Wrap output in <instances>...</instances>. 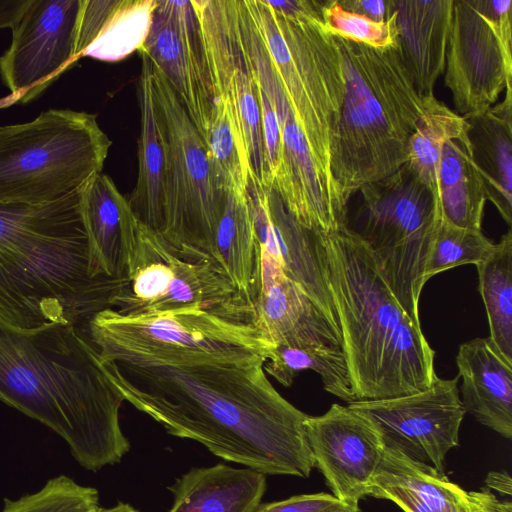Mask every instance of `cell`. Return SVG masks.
Wrapping results in <instances>:
<instances>
[{
    "label": "cell",
    "instance_id": "obj_1",
    "mask_svg": "<svg viewBox=\"0 0 512 512\" xmlns=\"http://www.w3.org/2000/svg\"><path fill=\"white\" fill-rule=\"evenodd\" d=\"M104 362L124 401L173 436L265 475L308 478L315 467L305 433L309 415L279 394L263 362Z\"/></svg>",
    "mask_w": 512,
    "mask_h": 512
},
{
    "label": "cell",
    "instance_id": "obj_2",
    "mask_svg": "<svg viewBox=\"0 0 512 512\" xmlns=\"http://www.w3.org/2000/svg\"><path fill=\"white\" fill-rule=\"evenodd\" d=\"M0 400L57 433L89 471L119 463L130 449L119 423L124 398L80 327L20 332L0 324Z\"/></svg>",
    "mask_w": 512,
    "mask_h": 512
},
{
    "label": "cell",
    "instance_id": "obj_3",
    "mask_svg": "<svg viewBox=\"0 0 512 512\" xmlns=\"http://www.w3.org/2000/svg\"><path fill=\"white\" fill-rule=\"evenodd\" d=\"M356 401L414 394L438 378L435 351L397 302L358 233L314 232Z\"/></svg>",
    "mask_w": 512,
    "mask_h": 512
},
{
    "label": "cell",
    "instance_id": "obj_4",
    "mask_svg": "<svg viewBox=\"0 0 512 512\" xmlns=\"http://www.w3.org/2000/svg\"><path fill=\"white\" fill-rule=\"evenodd\" d=\"M345 94L331 154L342 201L397 172L424 109L394 46L375 48L336 37Z\"/></svg>",
    "mask_w": 512,
    "mask_h": 512
},
{
    "label": "cell",
    "instance_id": "obj_5",
    "mask_svg": "<svg viewBox=\"0 0 512 512\" xmlns=\"http://www.w3.org/2000/svg\"><path fill=\"white\" fill-rule=\"evenodd\" d=\"M245 3L312 156L333 178L331 154L345 94L335 36L320 19L282 13L267 0Z\"/></svg>",
    "mask_w": 512,
    "mask_h": 512
},
{
    "label": "cell",
    "instance_id": "obj_6",
    "mask_svg": "<svg viewBox=\"0 0 512 512\" xmlns=\"http://www.w3.org/2000/svg\"><path fill=\"white\" fill-rule=\"evenodd\" d=\"M111 144L84 111L51 108L0 126V202L41 204L73 193L101 173Z\"/></svg>",
    "mask_w": 512,
    "mask_h": 512
},
{
    "label": "cell",
    "instance_id": "obj_7",
    "mask_svg": "<svg viewBox=\"0 0 512 512\" xmlns=\"http://www.w3.org/2000/svg\"><path fill=\"white\" fill-rule=\"evenodd\" d=\"M85 330L108 361L167 364L213 357L265 363L275 348L254 322L198 308L136 317L107 308L94 314Z\"/></svg>",
    "mask_w": 512,
    "mask_h": 512
},
{
    "label": "cell",
    "instance_id": "obj_8",
    "mask_svg": "<svg viewBox=\"0 0 512 512\" xmlns=\"http://www.w3.org/2000/svg\"><path fill=\"white\" fill-rule=\"evenodd\" d=\"M152 79L167 139L162 215L155 233L182 258L208 263L225 274L215 236L226 192L213 176L202 136L153 63Z\"/></svg>",
    "mask_w": 512,
    "mask_h": 512
},
{
    "label": "cell",
    "instance_id": "obj_9",
    "mask_svg": "<svg viewBox=\"0 0 512 512\" xmlns=\"http://www.w3.org/2000/svg\"><path fill=\"white\" fill-rule=\"evenodd\" d=\"M359 191L362 227L357 233L397 302L420 323L425 268L441 215L436 198L406 164Z\"/></svg>",
    "mask_w": 512,
    "mask_h": 512
},
{
    "label": "cell",
    "instance_id": "obj_10",
    "mask_svg": "<svg viewBox=\"0 0 512 512\" xmlns=\"http://www.w3.org/2000/svg\"><path fill=\"white\" fill-rule=\"evenodd\" d=\"M198 308L255 322L252 304L212 265L182 258L137 221L125 283L112 300L125 316Z\"/></svg>",
    "mask_w": 512,
    "mask_h": 512
},
{
    "label": "cell",
    "instance_id": "obj_11",
    "mask_svg": "<svg viewBox=\"0 0 512 512\" xmlns=\"http://www.w3.org/2000/svg\"><path fill=\"white\" fill-rule=\"evenodd\" d=\"M512 1L454 0L445 85L462 116L484 111L512 83Z\"/></svg>",
    "mask_w": 512,
    "mask_h": 512
},
{
    "label": "cell",
    "instance_id": "obj_12",
    "mask_svg": "<svg viewBox=\"0 0 512 512\" xmlns=\"http://www.w3.org/2000/svg\"><path fill=\"white\" fill-rule=\"evenodd\" d=\"M459 379L437 378L429 388L414 394L347 406L374 424L385 448L444 473L445 458L459 445L466 414Z\"/></svg>",
    "mask_w": 512,
    "mask_h": 512
},
{
    "label": "cell",
    "instance_id": "obj_13",
    "mask_svg": "<svg viewBox=\"0 0 512 512\" xmlns=\"http://www.w3.org/2000/svg\"><path fill=\"white\" fill-rule=\"evenodd\" d=\"M81 2L29 0L0 56V76L10 91L8 105L33 101L77 61Z\"/></svg>",
    "mask_w": 512,
    "mask_h": 512
},
{
    "label": "cell",
    "instance_id": "obj_14",
    "mask_svg": "<svg viewBox=\"0 0 512 512\" xmlns=\"http://www.w3.org/2000/svg\"><path fill=\"white\" fill-rule=\"evenodd\" d=\"M140 50L164 74L204 139L215 95L191 0H157L150 32Z\"/></svg>",
    "mask_w": 512,
    "mask_h": 512
},
{
    "label": "cell",
    "instance_id": "obj_15",
    "mask_svg": "<svg viewBox=\"0 0 512 512\" xmlns=\"http://www.w3.org/2000/svg\"><path fill=\"white\" fill-rule=\"evenodd\" d=\"M305 433L315 467L332 495L359 508L385 449L378 429L348 406L334 403L323 415L307 417Z\"/></svg>",
    "mask_w": 512,
    "mask_h": 512
},
{
    "label": "cell",
    "instance_id": "obj_16",
    "mask_svg": "<svg viewBox=\"0 0 512 512\" xmlns=\"http://www.w3.org/2000/svg\"><path fill=\"white\" fill-rule=\"evenodd\" d=\"M246 195L254 224L255 251L300 285L341 336L313 231L298 223L273 189L264 188L253 177H249Z\"/></svg>",
    "mask_w": 512,
    "mask_h": 512
},
{
    "label": "cell",
    "instance_id": "obj_17",
    "mask_svg": "<svg viewBox=\"0 0 512 512\" xmlns=\"http://www.w3.org/2000/svg\"><path fill=\"white\" fill-rule=\"evenodd\" d=\"M249 296L256 325L273 345L341 347V336L303 288L259 254Z\"/></svg>",
    "mask_w": 512,
    "mask_h": 512
},
{
    "label": "cell",
    "instance_id": "obj_18",
    "mask_svg": "<svg viewBox=\"0 0 512 512\" xmlns=\"http://www.w3.org/2000/svg\"><path fill=\"white\" fill-rule=\"evenodd\" d=\"M395 26V50L422 97L434 87L446 65L454 0H389Z\"/></svg>",
    "mask_w": 512,
    "mask_h": 512
},
{
    "label": "cell",
    "instance_id": "obj_19",
    "mask_svg": "<svg viewBox=\"0 0 512 512\" xmlns=\"http://www.w3.org/2000/svg\"><path fill=\"white\" fill-rule=\"evenodd\" d=\"M83 211L92 276L126 281L138 221L128 199L99 173L87 184Z\"/></svg>",
    "mask_w": 512,
    "mask_h": 512
},
{
    "label": "cell",
    "instance_id": "obj_20",
    "mask_svg": "<svg viewBox=\"0 0 512 512\" xmlns=\"http://www.w3.org/2000/svg\"><path fill=\"white\" fill-rule=\"evenodd\" d=\"M459 391L466 413L506 439L512 437V363L489 338L460 345L456 355Z\"/></svg>",
    "mask_w": 512,
    "mask_h": 512
},
{
    "label": "cell",
    "instance_id": "obj_21",
    "mask_svg": "<svg viewBox=\"0 0 512 512\" xmlns=\"http://www.w3.org/2000/svg\"><path fill=\"white\" fill-rule=\"evenodd\" d=\"M157 0H82L76 57L125 59L145 44Z\"/></svg>",
    "mask_w": 512,
    "mask_h": 512
},
{
    "label": "cell",
    "instance_id": "obj_22",
    "mask_svg": "<svg viewBox=\"0 0 512 512\" xmlns=\"http://www.w3.org/2000/svg\"><path fill=\"white\" fill-rule=\"evenodd\" d=\"M138 52L141 56L138 82L141 130L137 181L128 202L136 218L156 232L162 215L167 139L154 94L152 62L144 51Z\"/></svg>",
    "mask_w": 512,
    "mask_h": 512
},
{
    "label": "cell",
    "instance_id": "obj_23",
    "mask_svg": "<svg viewBox=\"0 0 512 512\" xmlns=\"http://www.w3.org/2000/svg\"><path fill=\"white\" fill-rule=\"evenodd\" d=\"M465 494L444 473L387 448L369 491L405 512H466Z\"/></svg>",
    "mask_w": 512,
    "mask_h": 512
},
{
    "label": "cell",
    "instance_id": "obj_24",
    "mask_svg": "<svg viewBox=\"0 0 512 512\" xmlns=\"http://www.w3.org/2000/svg\"><path fill=\"white\" fill-rule=\"evenodd\" d=\"M474 162L484 180L487 200L512 225V83L504 100L488 109L463 116Z\"/></svg>",
    "mask_w": 512,
    "mask_h": 512
},
{
    "label": "cell",
    "instance_id": "obj_25",
    "mask_svg": "<svg viewBox=\"0 0 512 512\" xmlns=\"http://www.w3.org/2000/svg\"><path fill=\"white\" fill-rule=\"evenodd\" d=\"M266 488V475L250 468H192L169 487L174 502L168 512H255Z\"/></svg>",
    "mask_w": 512,
    "mask_h": 512
},
{
    "label": "cell",
    "instance_id": "obj_26",
    "mask_svg": "<svg viewBox=\"0 0 512 512\" xmlns=\"http://www.w3.org/2000/svg\"><path fill=\"white\" fill-rule=\"evenodd\" d=\"M435 198L445 220L458 227L481 230L487 194L473 159L468 127L443 146Z\"/></svg>",
    "mask_w": 512,
    "mask_h": 512
},
{
    "label": "cell",
    "instance_id": "obj_27",
    "mask_svg": "<svg viewBox=\"0 0 512 512\" xmlns=\"http://www.w3.org/2000/svg\"><path fill=\"white\" fill-rule=\"evenodd\" d=\"M479 292L489 324V339L512 363V232L504 234L495 250L476 265Z\"/></svg>",
    "mask_w": 512,
    "mask_h": 512
},
{
    "label": "cell",
    "instance_id": "obj_28",
    "mask_svg": "<svg viewBox=\"0 0 512 512\" xmlns=\"http://www.w3.org/2000/svg\"><path fill=\"white\" fill-rule=\"evenodd\" d=\"M215 245L225 274L237 291L251 303L249 294L254 265L255 236L246 193L226 191Z\"/></svg>",
    "mask_w": 512,
    "mask_h": 512
},
{
    "label": "cell",
    "instance_id": "obj_29",
    "mask_svg": "<svg viewBox=\"0 0 512 512\" xmlns=\"http://www.w3.org/2000/svg\"><path fill=\"white\" fill-rule=\"evenodd\" d=\"M263 368L285 387L291 386L300 372L312 370L320 376L327 392L348 404L356 401L341 347L275 346Z\"/></svg>",
    "mask_w": 512,
    "mask_h": 512
},
{
    "label": "cell",
    "instance_id": "obj_30",
    "mask_svg": "<svg viewBox=\"0 0 512 512\" xmlns=\"http://www.w3.org/2000/svg\"><path fill=\"white\" fill-rule=\"evenodd\" d=\"M213 176L224 192L246 193L251 175L241 128L227 97L215 100V107L204 137Z\"/></svg>",
    "mask_w": 512,
    "mask_h": 512
},
{
    "label": "cell",
    "instance_id": "obj_31",
    "mask_svg": "<svg viewBox=\"0 0 512 512\" xmlns=\"http://www.w3.org/2000/svg\"><path fill=\"white\" fill-rule=\"evenodd\" d=\"M423 99L424 109L410 138L405 164L436 196L437 171L443 146L467 129L468 123L435 95Z\"/></svg>",
    "mask_w": 512,
    "mask_h": 512
},
{
    "label": "cell",
    "instance_id": "obj_32",
    "mask_svg": "<svg viewBox=\"0 0 512 512\" xmlns=\"http://www.w3.org/2000/svg\"><path fill=\"white\" fill-rule=\"evenodd\" d=\"M495 248L496 244L482 230L455 226L440 215L425 268V280L461 265H477Z\"/></svg>",
    "mask_w": 512,
    "mask_h": 512
},
{
    "label": "cell",
    "instance_id": "obj_33",
    "mask_svg": "<svg viewBox=\"0 0 512 512\" xmlns=\"http://www.w3.org/2000/svg\"><path fill=\"white\" fill-rule=\"evenodd\" d=\"M99 495L95 488L82 486L59 475L48 480L35 493L17 500H4L1 512H98Z\"/></svg>",
    "mask_w": 512,
    "mask_h": 512
},
{
    "label": "cell",
    "instance_id": "obj_34",
    "mask_svg": "<svg viewBox=\"0 0 512 512\" xmlns=\"http://www.w3.org/2000/svg\"><path fill=\"white\" fill-rule=\"evenodd\" d=\"M322 19L326 29L336 37L375 48L395 46L396 33L390 3L387 21L376 22L342 9L337 0H326Z\"/></svg>",
    "mask_w": 512,
    "mask_h": 512
},
{
    "label": "cell",
    "instance_id": "obj_35",
    "mask_svg": "<svg viewBox=\"0 0 512 512\" xmlns=\"http://www.w3.org/2000/svg\"><path fill=\"white\" fill-rule=\"evenodd\" d=\"M259 92L265 163V188L270 189L282 156V136L277 115L263 93Z\"/></svg>",
    "mask_w": 512,
    "mask_h": 512
},
{
    "label": "cell",
    "instance_id": "obj_36",
    "mask_svg": "<svg viewBox=\"0 0 512 512\" xmlns=\"http://www.w3.org/2000/svg\"><path fill=\"white\" fill-rule=\"evenodd\" d=\"M351 508L333 495L321 492L297 495L281 501L260 504L255 512H339Z\"/></svg>",
    "mask_w": 512,
    "mask_h": 512
},
{
    "label": "cell",
    "instance_id": "obj_37",
    "mask_svg": "<svg viewBox=\"0 0 512 512\" xmlns=\"http://www.w3.org/2000/svg\"><path fill=\"white\" fill-rule=\"evenodd\" d=\"M466 512H512L510 500H500L490 489L482 488L479 491H466Z\"/></svg>",
    "mask_w": 512,
    "mask_h": 512
},
{
    "label": "cell",
    "instance_id": "obj_38",
    "mask_svg": "<svg viewBox=\"0 0 512 512\" xmlns=\"http://www.w3.org/2000/svg\"><path fill=\"white\" fill-rule=\"evenodd\" d=\"M342 9L376 22H385L389 15V0H337Z\"/></svg>",
    "mask_w": 512,
    "mask_h": 512
},
{
    "label": "cell",
    "instance_id": "obj_39",
    "mask_svg": "<svg viewBox=\"0 0 512 512\" xmlns=\"http://www.w3.org/2000/svg\"><path fill=\"white\" fill-rule=\"evenodd\" d=\"M28 3L29 0H0V30L11 29Z\"/></svg>",
    "mask_w": 512,
    "mask_h": 512
},
{
    "label": "cell",
    "instance_id": "obj_40",
    "mask_svg": "<svg viewBox=\"0 0 512 512\" xmlns=\"http://www.w3.org/2000/svg\"><path fill=\"white\" fill-rule=\"evenodd\" d=\"M488 489H495L506 495H511V477L506 472H490L486 478Z\"/></svg>",
    "mask_w": 512,
    "mask_h": 512
},
{
    "label": "cell",
    "instance_id": "obj_41",
    "mask_svg": "<svg viewBox=\"0 0 512 512\" xmlns=\"http://www.w3.org/2000/svg\"><path fill=\"white\" fill-rule=\"evenodd\" d=\"M99 512H139L131 505L126 503H118L116 506L111 508H100Z\"/></svg>",
    "mask_w": 512,
    "mask_h": 512
},
{
    "label": "cell",
    "instance_id": "obj_42",
    "mask_svg": "<svg viewBox=\"0 0 512 512\" xmlns=\"http://www.w3.org/2000/svg\"><path fill=\"white\" fill-rule=\"evenodd\" d=\"M339 512H360V508L359 509L351 508V509L344 510V511H339Z\"/></svg>",
    "mask_w": 512,
    "mask_h": 512
},
{
    "label": "cell",
    "instance_id": "obj_43",
    "mask_svg": "<svg viewBox=\"0 0 512 512\" xmlns=\"http://www.w3.org/2000/svg\"><path fill=\"white\" fill-rule=\"evenodd\" d=\"M100 510V509H99ZM99 512V511H98Z\"/></svg>",
    "mask_w": 512,
    "mask_h": 512
}]
</instances>
